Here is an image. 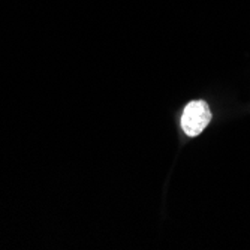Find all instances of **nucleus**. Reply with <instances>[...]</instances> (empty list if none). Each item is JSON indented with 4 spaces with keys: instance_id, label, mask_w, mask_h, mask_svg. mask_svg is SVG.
<instances>
[{
    "instance_id": "1",
    "label": "nucleus",
    "mask_w": 250,
    "mask_h": 250,
    "mask_svg": "<svg viewBox=\"0 0 250 250\" xmlns=\"http://www.w3.org/2000/svg\"><path fill=\"white\" fill-rule=\"evenodd\" d=\"M211 120V111L204 101L189 102L181 116V127L189 135L196 136L208 126Z\"/></svg>"
}]
</instances>
